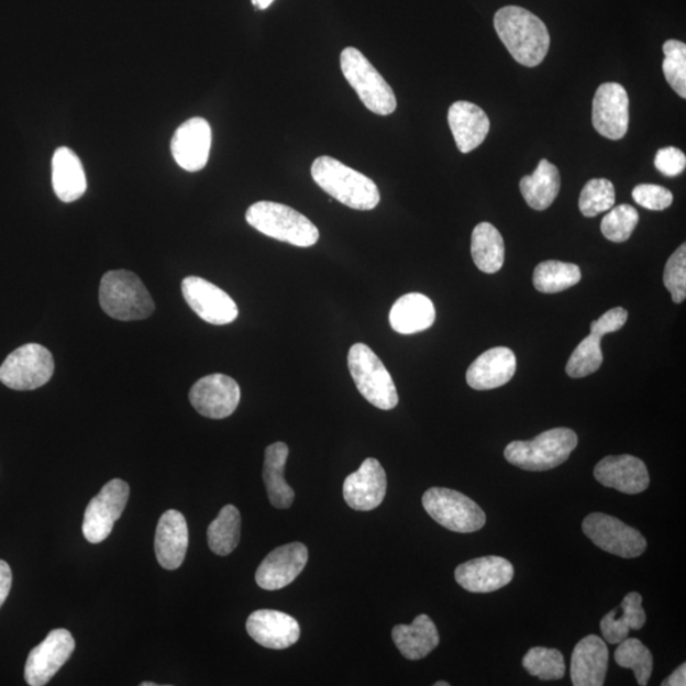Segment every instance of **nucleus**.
I'll return each instance as SVG.
<instances>
[{"label":"nucleus","instance_id":"obj_25","mask_svg":"<svg viewBox=\"0 0 686 686\" xmlns=\"http://www.w3.org/2000/svg\"><path fill=\"white\" fill-rule=\"evenodd\" d=\"M517 373V356L508 347H495L482 354L467 372L468 386L476 390L500 388Z\"/></svg>","mask_w":686,"mask_h":686},{"label":"nucleus","instance_id":"obj_6","mask_svg":"<svg viewBox=\"0 0 686 686\" xmlns=\"http://www.w3.org/2000/svg\"><path fill=\"white\" fill-rule=\"evenodd\" d=\"M341 70L367 110L380 117L397 110L394 89L361 51L346 47L341 53Z\"/></svg>","mask_w":686,"mask_h":686},{"label":"nucleus","instance_id":"obj_29","mask_svg":"<svg viewBox=\"0 0 686 686\" xmlns=\"http://www.w3.org/2000/svg\"><path fill=\"white\" fill-rule=\"evenodd\" d=\"M642 595L629 593L618 610H611L601 619L600 631L610 644H618L627 639L631 631H640L646 624V612L642 608Z\"/></svg>","mask_w":686,"mask_h":686},{"label":"nucleus","instance_id":"obj_39","mask_svg":"<svg viewBox=\"0 0 686 686\" xmlns=\"http://www.w3.org/2000/svg\"><path fill=\"white\" fill-rule=\"evenodd\" d=\"M639 222V211L623 203V206L611 209L609 214L604 217L601 232L610 242L623 243L631 239Z\"/></svg>","mask_w":686,"mask_h":686},{"label":"nucleus","instance_id":"obj_32","mask_svg":"<svg viewBox=\"0 0 686 686\" xmlns=\"http://www.w3.org/2000/svg\"><path fill=\"white\" fill-rule=\"evenodd\" d=\"M472 257L485 274L500 272L505 263V242L491 223H480L472 233Z\"/></svg>","mask_w":686,"mask_h":686},{"label":"nucleus","instance_id":"obj_13","mask_svg":"<svg viewBox=\"0 0 686 686\" xmlns=\"http://www.w3.org/2000/svg\"><path fill=\"white\" fill-rule=\"evenodd\" d=\"M190 402L203 418L222 420L236 410L241 400L239 383L224 374H211L193 384Z\"/></svg>","mask_w":686,"mask_h":686},{"label":"nucleus","instance_id":"obj_4","mask_svg":"<svg viewBox=\"0 0 686 686\" xmlns=\"http://www.w3.org/2000/svg\"><path fill=\"white\" fill-rule=\"evenodd\" d=\"M577 444L578 438L574 430L552 429L534 440L512 441L505 449V457L514 467L524 471H550L565 463Z\"/></svg>","mask_w":686,"mask_h":686},{"label":"nucleus","instance_id":"obj_41","mask_svg":"<svg viewBox=\"0 0 686 686\" xmlns=\"http://www.w3.org/2000/svg\"><path fill=\"white\" fill-rule=\"evenodd\" d=\"M664 284L666 289L672 294L675 303L679 305L686 298V244H682L674 255L668 258L665 273Z\"/></svg>","mask_w":686,"mask_h":686},{"label":"nucleus","instance_id":"obj_3","mask_svg":"<svg viewBox=\"0 0 686 686\" xmlns=\"http://www.w3.org/2000/svg\"><path fill=\"white\" fill-rule=\"evenodd\" d=\"M246 220L259 233L292 246L312 247L320 240V231L307 217L283 203H253L246 212Z\"/></svg>","mask_w":686,"mask_h":686},{"label":"nucleus","instance_id":"obj_34","mask_svg":"<svg viewBox=\"0 0 686 686\" xmlns=\"http://www.w3.org/2000/svg\"><path fill=\"white\" fill-rule=\"evenodd\" d=\"M582 269L575 264L544 261L535 267L533 283L539 292L565 291L582 281Z\"/></svg>","mask_w":686,"mask_h":686},{"label":"nucleus","instance_id":"obj_9","mask_svg":"<svg viewBox=\"0 0 686 686\" xmlns=\"http://www.w3.org/2000/svg\"><path fill=\"white\" fill-rule=\"evenodd\" d=\"M54 370L51 351L38 343H27L5 358L0 366V381L14 390H34L45 386Z\"/></svg>","mask_w":686,"mask_h":686},{"label":"nucleus","instance_id":"obj_20","mask_svg":"<svg viewBox=\"0 0 686 686\" xmlns=\"http://www.w3.org/2000/svg\"><path fill=\"white\" fill-rule=\"evenodd\" d=\"M513 567L508 560L488 555L462 563L455 569V579L469 593H494L509 585Z\"/></svg>","mask_w":686,"mask_h":686},{"label":"nucleus","instance_id":"obj_17","mask_svg":"<svg viewBox=\"0 0 686 686\" xmlns=\"http://www.w3.org/2000/svg\"><path fill=\"white\" fill-rule=\"evenodd\" d=\"M211 142L209 122L202 118H192L184 122L172 137V155L182 169L198 172L208 165Z\"/></svg>","mask_w":686,"mask_h":686},{"label":"nucleus","instance_id":"obj_46","mask_svg":"<svg viewBox=\"0 0 686 686\" xmlns=\"http://www.w3.org/2000/svg\"><path fill=\"white\" fill-rule=\"evenodd\" d=\"M686 685V665L683 664L663 683V686H685Z\"/></svg>","mask_w":686,"mask_h":686},{"label":"nucleus","instance_id":"obj_45","mask_svg":"<svg viewBox=\"0 0 686 686\" xmlns=\"http://www.w3.org/2000/svg\"><path fill=\"white\" fill-rule=\"evenodd\" d=\"M12 587V571L7 562L0 560V608L10 595Z\"/></svg>","mask_w":686,"mask_h":686},{"label":"nucleus","instance_id":"obj_48","mask_svg":"<svg viewBox=\"0 0 686 686\" xmlns=\"http://www.w3.org/2000/svg\"><path fill=\"white\" fill-rule=\"evenodd\" d=\"M434 685L435 686H449L451 684H449L447 682H436Z\"/></svg>","mask_w":686,"mask_h":686},{"label":"nucleus","instance_id":"obj_22","mask_svg":"<svg viewBox=\"0 0 686 686\" xmlns=\"http://www.w3.org/2000/svg\"><path fill=\"white\" fill-rule=\"evenodd\" d=\"M609 665L607 643L590 634L576 644L571 659V681L575 686H602Z\"/></svg>","mask_w":686,"mask_h":686},{"label":"nucleus","instance_id":"obj_43","mask_svg":"<svg viewBox=\"0 0 686 686\" xmlns=\"http://www.w3.org/2000/svg\"><path fill=\"white\" fill-rule=\"evenodd\" d=\"M655 166L666 177L679 176L686 167L685 154L675 146H667V148L657 152Z\"/></svg>","mask_w":686,"mask_h":686},{"label":"nucleus","instance_id":"obj_38","mask_svg":"<svg viewBox=\"0 0 686 686\" xmlns=\"http://www.w3.org/2000/svg\"><path fill=\"white\" fill-rule=\"evenodd\" d=\"M616 189L609 179L594 178L587 182L579 195V211L587 218H594L615 207Z\"/></svg>","mask_w":686,"mask_h":686},{"label":"nucleus","instance_id":"obj_19","mask_svg":"<svg viewBox=\"0 0 686 686\" xmlns=\"http://www.w3.org/2000/svg\"><path fill=\"white\" fill-rule=\"evenodd\" d=\"M594 476L604 487L615 488L627 495H639L646 491L650 485L646 464L632 455L604 457L596 464Z\"/></svg>","mask_w":686,"mask_h":686},{"label":"nucleus","instance_id":"obj_24","mask_svg":"<svg viewBox=\"0 0 686 686\" xmlns=\"http://www.w3.org/2000/svg\"><path fill=\"white\" fill-rule=\"evenodd\" d=\"M457 150L467 154L478 148L486 141L491 122L487 113L477 104L468 101H457L447 112Z\"/></svg>","mask_w":686,"mask_h":686},{"label":"nucleus","instance_id":"obj_37","mask_svg":"<svg viewBox=\"0 0 686 686\" xmlns=\"http://www.w3.org/2000/svg\"><path fill=\"white\" fill-rule=\"evenodd\" d=\"M601 338L591 333L572 353L566 366L571 378H585L598 372L602 364Z\"/></svg>","mask_w":686,"mask_h":686},{"label":"nucleus","instance_id":"obj_26","mask_svg":"<svg viewBox=\"0 0 686 686\" xmlns=\"http://www.w3.org/2000/svg\"><path fill=\"white\" fill-rule=\"evenodd\" d=\"M436 320V310L431 299L420 292L399 298L389 313L391 329L400 334H413L430 329Z\"/></svg>","mask_w":686,"mask_h":686},{"label":"nucleus","instance_id":"obj_35","mask_svg":"<svg viewBox=\"0 0 686 686\" xmlns=\"http://www.w3.org/2000/svg\"><path fill=\"white\" fill-rule=\"evenodd\" d=\"M618 644L615 653L616 663L620 667L631 668L639 685H648L653 668L651 651L640 640L628 637Z\"/></svg>","mask_w":686,"mask_h":686},{"label":"nucleus","instance_id":"obj_5","mask_svg":"<svg viewBox=\"0 0 686 686\" xmlns=\"http://www.w3.org/2000/svg\"><path fill=\"white\" fill-rule=\"evenodd\" d=\"M100 303L103 312L118 321H142L154 312L150 291L128 269L104 274L100 285Z\"/></svg>","mask_w":686,"mask_h":686},{"label":"nucleus","instance_id":"obj_44","mask_svg":"<svg viewBox=\"0 0 686 686\" xmlns=\"http://www.w3.org/2000/svg\"><path fill=\"white\" fill-rule=\"evenodd\" d=\"M627 320L628 312L624 308L610 309L607 313H604L599 320L591 323L590 331L602 339L608 333L623 329Z\"/></svg>","mask_w":686,"mask_h":686},{"label":"nucleus","instance_id":"obj_7","mask_svg":"<svg viewBox=\"0 0 686 686\" xmlns=\"http://www.w3.org/2000/svg\"><path fill=\"white\" fill-rule=\"evenodd\" d=\"M347 364L358 391L374 407L389 411L398 405L394 379L380 358L365 343H355L348 351Z\"/></svg>","mask_w":686,"mask_h":686},{"label":"nucleus","instance_id":"obj_36","mask_svg":"<svg viewBox=\"0 0 686 686\" xmlns=\"http://www.w3.org/2000/svg\"><path fill=\"white\" fill-rule=\"evenodd\" d=\"M522 666L541 681H560L566 674L565 659L558 650L534 648L529 650Z\"/></svg>","mask_w":686,"mask_h":686},{"label":"nucleus","instance_id":"obj_31","mask_svg":"<svg viewBox=\"0 0 686 686\" xmlns=\"http://www.w3.org/2000/svg\"><path fill=\"white\" fill-rule=\"evenodd\" d=\"M289 447L285 443L267 446L264 463V482L268 500L276 509H289L296 498L294 489L286 484L284 471Z\"/></svg>","mask_w":686,"mask_h":686},{"label":"nucleus","instance_id":"obj_12","mask_svg":"<svg viewBox=\"0 0 686 686\" xmlns=\"http://www.w3.org/2000/svg\"><path fill=\"white\" fill-rule=\"evenodd\" d=\"M76 649V641L67 629H54L30 652L24 679L30 686H44L67 664Z\"/></svg>","mask_w":686,"mask_h":686},{"label":"nucleus","instance_id":"obj_16","mask_svg":"<svg viewBox=\"0 0 686 686\" xmlns=\"http://www.w3.org/2000/svg\"><path fill=\"white\" fill-rule=\"evenodd\" d=\"M308 550L303 543L279 546L267 555L256 572V583L261 589L281 590L290 585L308 562Z\"/></svg>","mask_w":686,"mask_h":686},{"label":"nucleus","instance_id":"obj_40","mask_svg":"<svg viewBox=\"0 0 686 686\" xmlns=\"http://www.w3.org/2000/svg\"><path fill=\"white\" fill-rule=\"evenodd\" d=\"M663 70L667 84L682 98H686V45L682 41L667 40L664 44Z\"/></svg>","mask_w":686,"mask_h":686},{"label":"nucleus","instance_id":"obj_28","mask_svg":"<svg viewBox=\"0 0 686 686\" xmlns=\"http://www.w3.org/2000/svg\"><path fill=\"white\" fill-rule=\"evenodd\" d=\"M53 187L63 202L77 201L87 190L84 165L78 155L67 146L56 150L53 157Z\"/></svg>","mask_w":686,"mask_h":686},{"label":"nucleus","instance_id":"obj_30","mask_svg":"<svg viewBox=\"0 0 686 686\" xmlns=\"http://www.w3.org/2000/svg\"><path fill=\"white\" fill-rule=\"evenodd\" d=\"M561 190V176L557 167L542 159L532 176L522 177L520 191L528 206L534 210L549 209Z\"/></svg>","mask_w":686,"mask_h":686},{"label":"nucleus","instance_id":"obj_33","mask_svg":"<svg viewBox=\"0 0 686 686\" xmlns=\"http://www.w3.org/2000/svg\"><path fill=\"white\" fill-rule=\"evenodd\" d=\"M241 513L233 505H226L220 510L218 518L208 529L210 550L218 555L231 554L240 544Z\"/></svg>","mask_w":686,"mask_h":686},{"label":"nucleus","instance_id":"obj_14","mask_svg":"<svg viewBox=\"0 0 686 686\" xmlns=\"http://www.w3.org/2000/svg\"><path fill=\"white\" fill-rule=\"evenodd\" d=\"M182 294L193 312L210 324H229L239 317V307L234 300L217 285L201 277H186L182 281Z\"/></svg>","mask_w":686,"mask_h":686},{"label":"nucleus","instance_id":"obj_23","mask_svg":"<svg viewBox=\"0 0 686 686\" xmlns=\"http://www.w3.org/2000/svg\"><path fill=\"white\" fill-rule=\"evenodd\" d=\"M154 549L163 568L174 571L182 566L189 549V527L181 512L168 510L162 514Z\"/></svg>","mask_w":686,"mask_h":686},{"label":"nucleus","instance_id":"obj_18","mask_svg":"<svg viewBox=\"0 0 686 686\" xmlns=\"http://www.w3.org/2000/svg\"><path fill=\"white\" fill-rule=\"evenodd\" d=\"M387 494V475L379 461L367 457L357 472L343 484V498L351 509L370 511L377 509Z\"/></svg>","mask_w":686,"mask_h":686},{"label":"nucleus","instance_id":"obj_2","mask_svg":"<svg viewBox=\"0 0 686 686\" xmlns=\"http://www.w3.org/2000/svg\"><path fill=\"white\" fill-rule=\"evenodd\" d=\"M312 177L321 189L343 206L355 210H373L378 207L380 192L372 178L350 168L332 157L313 162Z\"/></svg>","mask_w":686,"mask_h":686},{"label":"nucleus","instance_id":"obj_11","mask_svg":"<svg viewBox=\"0 0 686 686\" xmlns=\"http://www.w3.org/2000/svg\"><path fill=\"white\" fill-rule=\"evenodd\" d=\"M130 488L125 480L112 479L104 485L101 493L88 504L84 535L89 543L98 544L108 539L117 522L126 508Z\"/></svg>","mask_w":686,"mask_h":686},{"label":"nucleus","instance_id":"obj_15","mask_svg":"<svg viewBox=\"0 0 686 686\" xmlns=\"http://www.w3.org/2000/svg\"><path fill=\"white\" fill-rule=\"evenodd\" d=\"M593 125L600 135L620 141L629 126V97L623 86L604 84L593 101Z\"/></svg>","mask_w":686,"mask_h":686},{"label":"nucleus","instance_id":"obj_10","mask_svg":"<svg viewBox=\"0 0 686 686\" xmlns=\"http://www.w3.org/2000/svg\"><path fill=\"white\" fill-rule=\"evenodd\" d=\"M583 530L596 546L618 557H640L648 550V541L639 530L607 513H590L583 522Z\"/></svg>","mask_w":686,"mask_h":686},{"label":"nucleus","instance_id":"obj_42","mask_svg":"<svg viewBox=\"0 0 686 686\" xmlns=\"http://www.w3.org/2000/svg\"><path fill=\"white\" fill-rule=\"evenodd\" d=\"M632 196L639 206L653 211H663L672 207L674 201L672 191L657 185H639L634 187Z\"/></svg>","mask_w":686,"mask_h":686},{"label":"nucleus","instance_id":"obj_1","mask_svg":"<svg viewBox=\"0 0 686 686\" xmlns=\"http://www.w3.org/2000/svg\"><path fill=\"white\" fill-rule=\"evenodd\" d=\"M495 29L513 59L524 67H538L550 52L549 29L525 8L517 5L501 8L495 14Z\"/></svg>","mask_w":686,"mask_h":686},{"label":"nucleus","instance_id":"obj_47","mask_svg":"<svg viewBox=\"0 0 686 686\" xmlns=\"http://www.w3.org/2000/svg\"><path fill=\"white\" fill-rule=\"evenodd\" d=\"M274 2L275 0H252V4L255 5L256 10L259 11L267 10V8Z\"/></svg>","mask_w":686,"mask_h":686},{"label":"nucleus","instance_id":"obj_49","mask_svg":"<svg viewBox=\"0 0 686 686\" xmlns=\"http://www.w3.org/2000/svg\"><path fill=\"white\" fill-rule=\"evenodd\" d=\"M142 686H158V684H155V683H142Z\"/></svg>","mask_w":686,"mask_h":686},{"label":"nucleus","instance_id":"obj_8","mask_svg":"<svg viewBox=\"0 0 686 686\" xmlns=\"http://www.w3.org/2000/svg\"><path fill=\"white\" fill-rule=\"evenodd\" d=\"M424 510L438 524L456 533H475L486 524V513L468 496L432 487L422 497Z\"/></svg>","mask_w":686,"mask_h":686},{"label":"nucleus","instance_id":"obj_27","mask_svg":"<svg viewBox=\"0 0 686 686\" xmlns=\"http://www.w3.org/2000/svg\"><path fill=\"white\" fill-rule=\"evenodd\" d=\"M395 644L403 657L411 661L430 655L440 643L438 628L427 615L416 617L412 624H398L391 631Z\"/></svg>","mask_w":686,"mask_h":686},{"label":"nucleus","instance_id":"obj_21","mask_svg":"<svg viewBox=\"0 0 686 686\" xmlns=\"http://www.w3.org/2000/svg\"><path fill=\"white\" fill-rule=\"evenodd\" d=\"M246 627L253 641L272 650L289 649L300 637L297 619L277 610L261 609L252 612Z\"/></svg>","mask_w":686,"mask_h":686}]
</instances>
